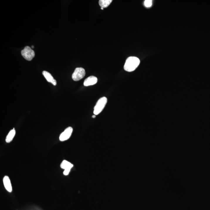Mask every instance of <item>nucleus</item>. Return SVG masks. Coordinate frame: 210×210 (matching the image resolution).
<instances>
[{
    "label": "nucleus",
    "instance_id": "f8f14e48",
    "mask_svg": "<svg viewBox=\"0 0 210 210\" xmlns=\"http://www.w3.org/2000/svg\"><path fill=\"white\" fill-rule=\"evenodd\" d=\"M144 6L147 8H150L152 5V1L151 0H145L144 2Z\"/></svg>",
    "mask_w": 210,
    "mask_h": 210
},
{
    "label": "nucleus",
    "instance_id": "7ed1b4c3",
    "mask_svg": "<svg viewBox=\"0 0 210 210\" xmlns=\"http://www.w3.org/2000/svg\"><path fill=\"white\" fill-rule=\"evenodd\" d=\"M21 55L26 60L31 61L35 56V52L29 46H26L21 52Z\"/></svg>",
    "mask_w": 210,
    "mask_h": 210
},
{
    "label": "nucleus",
    "instance_id": "9d476101",
    "mask_svg": "<svg viewBox=\"0 0 210 210\" xmlns=\"http://www.w3.org/2000/svg\"><path fill=\"white\" fill-rule=\"evenodd\" d=\"M15 133H16V132H15V128H14L13 129L11 130L8 133L6 138V142L7 143H9L11 142L15 137Z\"/></svg>",
    "mask_w": 210,
    "mask_h": 210
},
{
    "label": "nucleus",
    "instance_id": "9b49d317",
    "mask_svg": "<svg viewBox=\"0 0 210 210\" xmlns=\"http://www.w3.org/2000/svg\"><path fill=\"white\" fill-rule=\"evenodd\" d=\"M112 2V0H100L99 4L101 8H106L109 6Z\"/></svg>",
    "mask_w": 210,
    "mask_h": 210
},
{
    "label": "nucleus",
    "instance_id": "6e6552de",
    "mask_svg": "<svg viewBox=\"0 0 210 210\" xmlns=\"http://www.w3.org/2000/svg\"><path fill=\"white\" fill-rule=\"evenodd\" d=\"M43 74L44 76V77H45V78L47 80L48 82L52 83L53 85L56 86L57 85V81L54 79L50 73L48 72L43 71Z\"/></svg>",
    "mask_w": 210,
    "mask_h": 210
},
{
    "label": "nucleus",
    "instance_id": "f03ea898",
    "mask_svg": "<svg viewBox=\"0 0 210 210\" xmlns=\"http://www.w3.org/2000/svg\"><path fill=\"white\" fill-rule=\"evenodd\" d=\"M107 98L104 96L98 100L94 107V115H98L102 111L107 103Z\"/></svg>",
    "mask_w": 210,
    "mask_h": 210
},
{
    "label": "nucleus",
    "instance_id": "ddd939ff",
    "mask_svg": "<svg viewBox=\"0 0 210 210\" xmlns=\"http://www.w3.org/2000/svg\"><path fill=\"white\" fill-rule=\"evenodd\" d=\"M71 169H66L64 170V172H63V174L65 175H69L70 171Z\"/></svg>",
    "mask_w": 210,
    "mask_h": 210
},
{
    "label": "nucleus",
    "instance_id": "2eb2a0df",
    "mask_svg": "<svg viewBox=\"0 0 210 210\" xmlns=\"http://www.w3.org/2000/svg\"><path fill=\"white\" fill-rule=\"evenodd\" d=\"M32 48H34V46H32Z\"/></svg>",
    "mask_w": 210,
    "mask_h": 210
},
{
    "label": "nucleus",
    "instance_id": "423d86ee",
    "mask_svg": "<svg viewBox=\"0 0 210 210\" xmlns=\"http://www.w3.org/2000/svg\"><path fill=\"white\" fill-rule=\"evenodd\" d=\"M3 182L4 185L7 191L9 193L12 192V187L10 179L8 176H5L3 178Z\"/></svg>",
    "mask_w": 210,
    "mask_h": 210
},
{
    "label": "nucleus",
    "instance_id": "20e7f679",
    "mask_svg": "<svg viewBox=\"0 0 210 210\" xmlns=\"http://www.w3.org/2000/svg\"><path fill=\"white\" fill-rule=\"evenodd\" d=\"M85 70L83 68H76L72 75V79L74 81H78L82 79L85 76Z\"/></svg>",
    "mask_w": 210,
    "mask_h": 210
},
{
    "label": "nucleus",
    "instance_id": "39448f33",
    "mask_svg": "<svg viewBox=\"0 0 210 210\" xmlns=\"http://www.w3.org/2000/svg\"><path fill=\"white\" fill-rule=\"evenodd\" d=\"M73 132V128L72 127H70L65 129L64 131L60 135L59 137V139L61 141H64L67 140L70 138Z\"/></svg>",
    "mask_w": 210,
    "mask_h": 210
},
{
    "label": "nucleus",
    "instance_id": "f257e3e1",
    "mask_svg": "<svg viewBox=\"0 0 210 210\" xmlns=\"http://www.w3.org/2000/svg\"><path fill=\"white\" fill-rule=\"evenodd\" d=\"M140 63V60L136 57H128L126 60L124 65V70L129 72L134 71L139 66Z\"/></svg>",
    "mask_w": 210,
    "mask_h": 210
},
{
    "label": "nucleus",
    "instance_id": "4468645a",
    "mask_svg": "<svg viewBox=\"0 0 210 210\" xmlns=\"http://www.w3.org/2000/svg\"><path fill=\"white\" fill-rule=\"evenodd\" d=\"M95 117H96V115H94L93 116L92 118H95Z\"/></svg>",
    "mask_w": 210,
    "mask_h": 210
},
{
    "label": "nucleus",
    "instance_id": "0eeeda50",
    "mask_svg": "<svg viewBox=\"0 0 210 210\" xmlns=\"http://www.w3.org/2000/svg\"><path fill=\"white\" fill-rule=\"evenodd\" d=\"M97 77L94 76H90L85 80L84 82V86L88 87L89 86L94 85L97 82Z\"/></svg>",
    "mask_w": 210,
    "mask_h": 210
},
{
    "label": "nucleus",
    "instance_id": "1a4fd4ad",
    "mask_svg": "<svg viewBox=\"0 0 210 210\" xmlns=\"http://www.w3.org/2000/svg\"><path fill=\"white\" fill-rule=\"evenodd\" d=\"M73 166V165L66 160H63L60 164V167L64 170L66 169H71Z\"/></svg>",
    "mask_w": 210,
    "mask_h": 210
},
{
    "label": "nucleus",
    "instance_id": "dca6fc26",
    "mask_svg": "<svg viewBox=\"0 0 210 210\" xmlns=\"http://www.w3.org/2000/svg\"><path fill=\"white\" fill-rule=\"evenodd\" d=\"M101 9H102V10H103L104 8H101Z\"/></svg>",
    "mask_w": 210,
    "mask_h": 210
}]
</instances>
